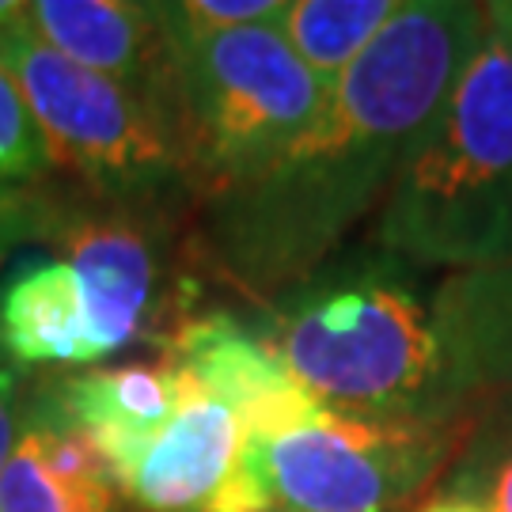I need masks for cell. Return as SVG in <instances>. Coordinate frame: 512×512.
<instances>
[{
  "instance_id": "obj_1",
  "label": "cell",
  "mask_w": 512,
  "mask_h": 512,
  "mask_svg": "<svg viewBox=\"0 0 512 512\" xmlns=\"http://www.w3.org/2000/svg\"><path fill=\"white\" fill-rule=\"evenodd\" d=\"M482 27L486 4L406 0L293 145L194 205L186 258L205 285L258 308L342 251L437 122Z\"/></svg>"
},
{
  "instance_id": "obj_2",
  "label": "cell",
  "mask_w": 512,
  "mask_h": 512,
  "mask_svg": "<svg viewBox=\"0 0 512 512\" xmlns=\"http://www.w3.org/2000/svg\"><path fill=\"white\" fill-rule=\"evenodd\" d=\"M433 296L425 270L365 236L243 315L330 414L452 425L478 406L452 376Z\"/></svg>"
},
{
  "instance_id": "obj_3",
  "label": "cell",
  "mask_w": 512,
  "mask_h": 512,
  "mask_svg": "<svg viewBox=\"0 0 512 512\" xmlns=\"http://www.w3.org/2000/svg\"><path fill=\"white\" fill-rule=\"evenodd\" d=\"M368 239L425 274L512 262V42L490 12L475 57L391 183Z\"/></svg>"
},
{
  "instance_id": "obj_4",
  "label": "cell",
  "mask_w": 512,
  "mask_h": 512,
  "mask_svg": "<svg viewBox=\"0 0 512 512\" xmlns=\"http://www.w3.org/2000/svg\"><path fill=\"white\" fill-rule=\"evenodd\" d=\"M0 65L35 114L54 175L61 171L69 186L110 205L194 213V186L175 133L137 95L50 50L27 19L0 31Z\"/></svg>"
},
{
  "instance_id": "obj_5",
  "label": "cell",
  "mask_w": 512,
  "mask_h": 512,
  "mask_svg": "<svg viewBox=\"0 0 512 512\" xmlns=\"http://www.w3.org/2000/svg\"><path fill=\"white\" fill-rule=\"evenodd\" d=\"M327 99L330 92L277 31V19L175 46L171 133L194 205L270 164L319 118Z\"/></svg>"
},
{
  "instance_id": "obj_6",
  "label": "cell",
  "mask_w": 512,
  "mask_h": 512,
  "mask_svg": "<svg viewBox=\"0 0 512 512\" xmlns=\"http://www.w3.org/2000/svg\"><path fill=\"white\" fill-rule=\"evenodd\" d=\"M190 217L99 202L76 186H57L46 243L73 266L92 315L99 361L145 342L156 353L167 334L202 311L205 281L186 258Z\"/></svg>"
},
{
  "instance_id": "obj_7",
  "label": "cell",
  "mask_w": 512,
  "mask_h": 512,
  "mask_svg": "<svg viewBox=\"0 0 512 512\" xmlns=\"http://www.w3.org/2000/svg\"><path fill=\"white\" fill-rule=\"evenodd\" d=\"M471 421L403 425L330 414L266 444L274 512H406L440 486Z\"/></svg>"
},
{
  "instance_id": "obj_8",
  "label": "cell",
  "mask_w": 512,
  "mask_h": 512,
  "mask_svg": "<svg viewBox=\"0 0 512 512\" xmlns=\"http://www.w3.org/2000/svg\"><path fill=\"white\" fill-rule=\"evenodd\" d=\"M160 361L228 406L251 444H274L330 418V410L315 403L308 387L258 338L243 311H194L167 334Z\"/></svg>"
},
{
  "instance_id": "obj_9",
  "label": "cell",
  "mask_w": 512,
  "mask_h": 512,
  "mask_svg": "<svg viewBox=\"0 0 512 512\" xmlns=\"http://www.w3.org/2000/svg\"><path fill=\"white\" fill-rule=\"evenodd\" d=\"M122 490L61 406L50 372L31 376L19 433L0 467V512H122Z\"/></svg>"
},
{
  "instance_id": "obj_10",
  "label": "cell",
  "mask_w": 512,
  "mask_h": 512,
  "mask_svg": "<svg viewBox=\"0 0 512 512\" xmlns=\"http://www.w3.org/2000/svg\"><path fill=\"white\" fill-rule=\"evenodd\" d=\"M23 19L50 50L137 95L171 129V50L152 4L31 0Z\"/></svg>"
},
{
  "instance_id": "obj_11",
  "label": "cell",
  "mask_w": 512,
  "mask_h": 512,
  "mask_svg": "<svg viewBox=\"0 0 512 512\" xmlns=\"http://www.w3.org/2000/svg\"><path fill=\"white\" fill-rule=\"evenodd\" d=\"M171 372L179 391L175 414L122 486V497L137 512H202L243 452L236 414L205 395L186 372Z\"/></svg>"
},
{
  "instance_id": "obj_12",
  "label": "cell",
  "mask_w": 512,
  "mask_h": 512,
  "mask_svg": "<svg viewBox=\"0 0 512 512\" xmlns=\"http://www.w3.org/2000/svg\"><path fill=\"white\" fill-rule=\"evenodd\" d=\"M61 406L88 433L95 452L103 456L118 490L141 467L145 452L164 433L175 414L179 391L175 372L156 365H118V368H61L50 372Z\"/></svg>"
},
{
  "instance_id": "obj_13",
  "label": "cell",
  "mask_w": 512,
  "mask_h": 512,
  "mask_svg": "<svg viewBox=\"0 0 512 512\" xmlns=\"http://www.w3.org/2000/svg\"><path fill=\"white\" fill-rule=\"evenodd\" d=\"M0 342L19 368H80L99 361L80 277L57 255H19L0 285Z\"/></svg>"
},
{
  "instance_id": "obj_14",
  "label": "cell",
  "mask_w": 512,
  "mask_h": 512,
  "mask_svg": "<svg viewBox=\"0 0 512 512\" xmlns=\"http://www.w3.org/2000/svg\"><path fill=\"white\" fill-rule=\"evenodd\" d=\"M433 304L459 391L475 406L512 395V262L444 274Z\"/></svg>"
},
{
  "instance_id": "obj_15",
  "label": "cell",
  "mask_w": 512,
  "mask_h": 512,
  "mask_svg": "<svg viewBox=\"0 0 512 512\" xmlns=\"http://www.w3.org/2000/svg\"><path fill=\"white\" fill-rule=\"evenodd\" d=\"M406 0H285L277 31L327 92L361 61Z\"/></svg>"
},
{
  "instance_id": "obj_16",
  "label": "cell",
  "mask_w": 512,
  "mask_h": 512,
  "mask_svg": "<svg viewBox=\"0 0 512 512\" xmlns=\"http://www.w3.org/2000/svg\"><path fill=\"white\" fill-rule=\"evenodd\" d=\"M437 494L471 501L482 512H512V414L505 406H478Z\"/></svg>"
},
{
  "instance_id": "obj_17",
  "label": "cell",
  "mask_w": 512,
  "mask_h": 512,
  "mask_svg": "<svg viewBox=\"0 0 512 512\" xmlns=\"http://www.w3.org/2000/svg\"><path fill=\"white\" fill-rule=\"evenodd\" d=\"M281 12H285V0H156L152 4V16L171 50L213 35H228L239 27L274 23L281 19Z\"/></svg>"
},
{
  "instance_id": "obj_18",
  "label": "cell",
  "mask_w": 512,
  "mask_h": 512,
  "mask_svg": "<svg viewBox=\"0 0 512 512\" xmlns=\"http://www.w3.org/2000/svg\"><path fill=\"white\" fill-rule=\"evenodd\" d=\"M54 175L50 148L12 73L0 65V183L35 186Z\"/></svg>"
},
{
  "instance_id": "obj_19",
  "label": "cell",
  "mask_w": 512,
  "mask_h": 512,
  "mask_svg": "<svg viewBox=\"0 0 512 512\" xmlns=\"http://www.w3.org/2000/svg\"><path fill=\"white\" fill-rule=\"evenodd\" d=\"M57 186H0V262L27 247V243H46V232L54 224Z\"/></svg>"
},
{
  "instance_id": "obj_20",
  "label": "cell",
  "mask_w": 512,
  "mask_h": 512,
  "mask_svg": "<svg viewBox=\"0 0 512 512\" xmlns=\"http://www.w3.org/2000/svg\"><path fill=\"white\" fill-rule=\"evenodd\" d=\"M31 376L27 368H19L16 361H0V467L12 452L19 433V418H23V403L31 391Z\"/></svg>"
},
{
  "instance_id": "obj_21",
  "label": "cell",
  "mask_w": 512,
  "mask_h": 512,
  "mask_svg": "<svg viewBox=\"0 0 512 512\" xmlns=\"http://www.w3.org/2000/svg\"><path fill=\"white\" fill-rule=\"evenodd\" d=\"M418 512H482V509H478V505H471V501H459V497L433 494Z\"/></svg>"
},
{
  "instance_id": "obj_22",
  "label": "cell",
  "mask_w": 512,
  "mask_h": 512,
  "mask_svg": "<svg viewBox=\"0 0 512 512\" xmlns=\"http://www.w3.org/2000/svg\"><path fill=\"white\" fill-rule=\"evenodd\" d=\"M486 12L494 19L497 27L505 31V38L512 42V0H494V4H486Z\"/></svg>"
},
{
  "instance_id": "obj_23",
  "label": "cell",
  "mask_w": 512,
  "mask_h": 512,
  "mask_svg": "<svg viewBox=\"0 0 512 512\" xmlns=\"http://www.w3.org/2000/svg\"><path fill=\"white\" fill-rule=\"evenodd\" d=\"M490 403L505 406V410H509V414H512V395H501V399H490Z\"/></svg>"
},
{
  "instance_id": "obj_24",
  "label": "cell",
  "mask_w": 512,
  "mask_h": 512,
  "mask_svg": "<svg viewBox=\"0 0 512 512\" xmlns=\"http://www.w3.org/2000/svg\"><path fill=\"white\" fill-rule=\"evenodd\" d=\"M0 361H8V353H4V342H0Z\"/></svg>"
}]
</instances>
